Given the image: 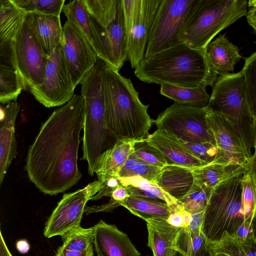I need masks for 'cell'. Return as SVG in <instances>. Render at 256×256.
<instances>
[{"label": "cell", "instance_id": "obj_1", "mask_svg": "<svg viewBox=\"0 0 256 256\" xmlns=\"http://www.w3.org/2000/svg\"><path fill=\"white\" fill-rule=\"evenodd\" d=\"M84 116V100L74 94L42 124L29 147L24 168L30 180L43 194L64 192L82 178L78 159Z\"/></svg>", "mask_w": 256, "mask_h": 256}, {"label": "cell", "instance_id": "obj_2", "mask_svg": "<svg viewBox=\"0 0 256 256\" xmlns=\"http://www.w3.org/2000/svg\"><path fill=\"white\" fill-rule=\"evenodd\" d=\"M134 74L146 83L194 88L213 86L218 76L208 62L206 49L184 44L144 58Z\"/></svg>", "mask_w": 256, "mask_h": 256}, {"label": "cell", "instance_id": "obj_3", "mask_svg": "<svg viewBox=\"0 0 256 256\" xmlns=\"http://www.w3.org/2000/svg\"><path fill=\"white\" fill-rule=\"evenodd\" d=\"M104 120L106 128L118 141L138 142L145 140L154 120L148 113L130 79L104 64Z\"/></svg>", "mask_w": 256, "mask_h": 256}, {"label": "cell", "instance_id": "obj_4", "mask_svg": "<svg viewBox=\"0 0 256 256\" xmlns=\"http://www.w3.org/2000/svg\"><path fill=\"white\" fill-rule=\"evenodd\" d=\"M98 60L85 74L81 82V95L85 102L83 126L82 156L88 163V172L94 176L101 156L117 141L106 128L104 120V68Z\"/></svg>", "mask_w": 256, "mask_h": 256}, {"label": "cell", "instance_id": "obj_5", "mask_svg": "<svg viewBox=\"0 0 256 256\" xmlns=\"http://www.w3.org/2000/svg\"><path fill=\"white\" fill-rule=\"evenodd\" d=\"M246 0H195L180 34L181 44L205 50L216 35L244 16Z\"/></svg>", "mask_w": 256, "mask_h": 256}, {"label": "cell", "instance_id": "obj_6", "mask_svg": "<svg viewBox=\"0 0 256 256\" xmlns=\"http://www.w3.org/2000/svg\"><path fill=\"white\" fill-rule=\"evenodd\" d=\"M206 108L222 113L230 121L250 160L254 147V123L242 70L218 77Z\"/></svg>", "mask_w": 256, "mask_h": 256}, {"label": "cell", "instance_id": "obj_7", "mask_svg": "<svg viewBox=\"0 0 256 256\" xmlns=\"http://www.w3.org/2000/svg\"><path fill=\"white\" fill-rule=\"evenodd\" d=\"M247 170L232 176L212 188L202 226L208 246L220 242L226 232L233 236L244 222L241 178Z\"/></svg>", "mask_w": 256, "mask_h": 256}, {"label": "cell", "instance_id": "obj_8", "mask_svg": "<svg viewBox=\"0 0 256 256\" xmlns=\"http://www.w3.org/2000/svg\"><path fill=\"white\" fill-rule=\"evenodd\" d=\"M206 108H198L174 102L154 120L158 130L178 140L195 143H209L216 146L206 119Z\"/></svg>", "mask_w": 256, "mask_h": 256}, {"label": "cell", "instance_id": "obj_9", "mask_svg": "<svg viewBox=\"0 0 256 256\" xmlns=\"http://www.w3.org/2000/svg\"><path fill=\"white\" fill-rule=\"evenodd\" d=\"M128 59L136 69L144 60L150 30L161 0H121Z\"/></svg>", "mask_w": 256, "mask_h": 256}, {"label": "cell", "instance_id": "obj_10", "mask_svg": "<svg viewBox=\"0 0 256 256\" xmlns=\"http://www.w3.org/2000/svg\"><path fill=\"white\" fill-rule=\"evenodd\" d=\"M195 0H161L152 26L144 58L180 44V34Z\"/></svg>", "mask_w": 256, "mask_h": 256}, {"label": "cell", "instance_id": "obj_11", "mask_svg": "<svg viewBox=\"0 0 256 256\" xmlns=\"http://www.w3.org/2000/svg\"><path fill=\"white\" fill-rule=\"evenodd\" d=\"M75 88L61 42L48 57L42 84L30 92L40 103L49 108L68 102L74 95Z\"/></svg>", "mask_w": 256, "mask_h": 256}, {"label": "cell", "instance_id": "obj_12", "mask_svg": "<svg viewBox=\"0 0 256 256\" xmlns=\"http://www.w3.org/2000/svg\"><path fill=\"white\" fill-rule=\"evenodd\" d=\"M104 187L100 182L94 180L82 188L64 194L46 223L44 236H62L80 225L86 203Z\"/></svg>", "mask_w": 256, "mask_h": 256}, {"label": "cell", "instance_id": "obj_13", "mask_svg": "<svg viewBox=\"0 0 256 256\" xmlns=\"http://www.w3.org/2000/svg\"><path fill=\"white\" fill-rule=\"evenodd\" d=\"M14 52L16 70L24 90L30 91L41 85L44 82L48 57L24 21L15 40Z\"/></svg>", "mask_w": 256, "mask_h": 256}, {"label": "cell", "instance_id": "obj_14", "mask_svg": "<svg viewBox=\"0 0 256 256\" xmlns=\"http://www.w3.org/2000/svg\"><path fill=\"white\" fill-rule=\"evenodd\" d=\"M62 43L74 86L99 60L96 52L78 27L67 20L62 26Z\"/></svg>", "mask_w": 256, "mask_h": 256}, {"label": "cell", "instance_id": "obj_15", "mask_svg": "<svg viewBox=\"0 0 256 256\" xmlns=\"http://www.w3.org/2000/svg\"><path fill=\"white\" fill-rule=\"evenodd\" d=\"M207 110L206 124L218 150L214 162L248 168L250 160L230 121L220 112Z\"/></svg>", "mask_w": 256, "mask_h": 256}, {"label": "cell", "instance_id": "obj_16", "mask_svg": "<svg viewBox=\"0 0 256 256\" xmlns=\"http://www.w3.org/2000/svg\"><path fill=\"white\" fill-rule=\"evenodd\" d=\"M93 21L106 57V64L119 71L128 59L126 40L121 0L118 1L116 18L108 27L102 28L94 20Z\"/></svg>", "mask_w": 256, "mask_h": 256}, {"label": "cell", "instance_id": "obj_17", "mask_svg": "<svg viewBox=\"0 0 256 256\" xmlns=\"http://www.w3.org/2000/svg\"><path fill=\"white\" fill-rule=\"evenodd\" d=\"M94 245L98 256H140L126 234L102 220L94 226Z\"/></svg>", "mask_w": 256, "mask_h": 256}, {"label": "cell", "instance_id": "obj_18", "mask_svg": "<svg viewBox=\"0 0 256 256\" xmlns=\"http://www.w3.org/2000/svg\"><path fill=\"white\" fill-rule=\"evenodd\" d=\"M20 106L16 101L7 104L2 110L0 128V186L17 154L15 124Z\"/></svg>", "mask_w": 256, "mask_h": 256}, {"label": "cell", "instance_id": "obj_19", "mask_svg": "<svg viewBox=\"0 0 256 256\" xmlns=\"http://www.w3.org/2000/svg\"><path fill=\"white\" fill-rule=\"evenodd\" d=\"M24 22L33 32L45 54L49 57L62 42L63 29L60 16L26 14Z\"/></svg>", "mask_w": 256, "mask_h": 256}, {"label": "cell", "instance_id": "obj_20", "mask_svg": "<svg viewBox=\"0 0 256 256\" xmlns=\"http://www.w3.org/2000/svg\"><path fill=\"white\" fill-rule=\"evenodd\" d=\"M145 140L172 164L190 168L208 164L194 156L176 137L166 132L157 130Z\"/></svg>", "mask_w": 256, "mask_h": 256}, {"label": "cell", "instance_id": "obj_21", "mask_svg": "<svg viewBox=\"0 0 256 256\" xmlns=\"http://www.w3.org/2000/svg\"><path fill=\"white\" fill-rule=\"evenodd\" d=\"M206 54L210 66L220 76L233 73L236 64L242 58L238 47L228 40L224 34L208 44Z\"/></svg>", "mask_w": 256, "mask_h": 256}, {"label": "cell", "instance_id": "obj_22", "mask_svg": "<svg viewBox=\"0 0 256 256\" xmlns=\"http://www.w3.org/2000/svg\"><path fill=\"white\" fill-rule=\"evenodd\" d=\"M194 183L192 169L175 164L163 168L155 182L163 191L178 201L189 192Z\"/></svg>", "mask_w": 256, "mask_h": 256}, {"label": "cell", "instance_id": "obj_23", "mask_svg": "<svg viewBox=\"0 0 256 256\" xmlns=\"http://www.w3.org/2000/svg\"><path fill=\"white\" fill-rule=\"evenodd\" d=\"M62 12L68 20L76 26L94 50L99 60L106 59L93 20L86 10L84 0H74L64 4Z\"/></svg>", "mask_w": 256, "mask_h": 256}, {"label": "cell", "instance_id": "obj_24", "mask_svg": "<svg viewBox=\"0 0 256 256\" xmlns=\"http://www.w3.org/2000/svg\"><path fill=\"white\" fill-rule=\"evenodd\" d=\"M148 231L147 246L153 256H174L177 252L174 244L180 228L170 225L166 220L151 219L146 221Z\"/></svg>", "mask_w": 256, "mask_h": 256}, {"label": "cell", "instance_id": "obj_25", "mask_svg": "<svg viewBox=\"0 0 256 256\" xmlns=\"http://www.w3.org/2000/svg\"><path fill=\"white\" fill-rule=\"evenodd\" d=\"M135 142L118 140L101 156L95 171L98 180L104 184L109 179L116 177L132 152Z\"/></svg>", "mask_w": 256, "mask_h": 256}, {"label": "cell", "instance_id": "obj_26", "mask_svg": "<svg viewBox=\"0 0 256 256\" xmlns=\"http://www.w3.org/2000/svg\"><path fill=\"white\" fill-rule=\"evenodd\" d=\"M26 14L12 0H0V47L14 46Z\"/></svg>", "mask_w": 256, "mask_h": 256}, {"label": "cell", "instance_id": "obj_27", "mask_svg": "<svg viewBox=\"0 0 256 256\" xmlns=\"http://www.w3.org/2000/svg\"><path fill=\"white\" fill-rule=\"evenodd\" d=\"M121 206L145 221L151 219L166 220L171 213L166 203L149 198L130 196Z\"/></svg>", "mask_w": 256, "mask_h": 256}, {"label": "cell", "instance_id": "obj_28", "mask_svg": "<svg viewBox=\"0 0 256 256\" xmlns=\"http://www.w3.org/2000/svg\"><path fill=\"white\" fill-rule=\"evenodd\" d=\"M194 182L203 188L212 190L232 176L248 169L242 166H226L212 162L192 168Z\"/></svg>", "mask_w": 256, "mask_h": 256}, {"label": "cell", "instance_id": "obj_29", "mask_svg": "<svg viewBox=\"0 0 256 256\" xmlns=\"http://www.w3.org/2000/svg\"><path fill=\"white\" fill-rule=\"evenodd\" d=\"M174 248L183 256H206L208 254L206 239L200 230L188 226L180 228Z\"/></svg>", "mask_w": 256, "mask_h": 256}, {"label": "cell", "instance_id": "obj_30", "mask_svg": "<svg viewBox=\"0 0 256 256\" xmlns=\"http://www.w3.org/2000/svg\"><path fill=\"white\" fill-rule=\"evenodd\" d=\"M160 94L174 102L198 108H206L210 98L206 88H194L162 84Z\"/></svg>", "mask_w": 256, "mask_h": 256}, {"label": "cell", "instance_id": "obj_31", "mask_svg": "<svg viewBox=\"0 0 256 256\" xmlns=\"http://www.w3.org/2000/svg\"><path fill=\"white\" fill-rule=\"evenodd\" d=\"M208 247V250L223 252L229 256H256V242L254 236L240 242L226 232L220 242Z\"/></svg>", "mask_w": 256, "mask_h": 256}, {"label": "cell", "instance_id": "obj_32", "mask_svg": "<svg viewBox=\"0 0 256 256\" xmlns=\"http://www.w3.org/2000/svg\"><path fill=\"white\" fill-rule=\"evenodd\" d=\"M24 86L20 76L14 68L0 66V102L7 104L16 101Z\"/></svg>", "mask_w": 256, "mask_h": 256}, {"label": "cell", "instance_id": "obj_33", "mask_svg": "<svg viewBox=\"0 0 256 256\" xmlns=\"http://www.w3.org/2000/svg\"><path fill=\"white\" fill-rule=\"evenodd\" d=\"M162 168L152 166L138 158L132 152L118 172L116 177L126 178L140 176L155 184L156 178Z\"/></svg>", "mask_w": 256, "mask_h": 256}, {"label": "cell", "instance_id": "obj_34", "mask_svg": "<svg viewBox=\"0 0 256 256\" xmlns=\"http://www.w3.org/2000/svg\"><path fill=\"white\" fill-rule=\"evenodd\" d=\"M119 0H84L86 10L100 26L106 28L116 18Z\"/></svg>", "mask_w": 256, "mask_h": 256}, {"label": "cell", "instance_id": "obj_35", "mask_svg": "<svg viewBox=\"0 0 256 256\" xmlns=\"http://www.w3.org/2000/svg\"><path fill=\"white\" fill-rule=\"evenodd\" d=\"M94 226L84 228L79 225L73 228L62 236V247L74 250L84 251L93 247L94 242Z\"/></svg>", "mask_w": 256, "mask_h": 256}, {"label": "cell", "instance_id": "obj_36", "mask_svg": "<svg viewBox=\"0 0 256 256\" xmlns=\"http://www.w3.org/2000/svg\"><path fill=\"white\" fill-rule=\"evenodd\" d=\"M242 202L244 220L252 222L256 216V178L249 168L242 174Z\"/></svg>", "mask_w": 256, "mask_h": 256}, {"label": "cell", "instance_id": "obj_37", "mask_svg": "<svg viewBox=\"0 0 256 256\" xmlns=\"http://www.w3.org/2000/svg\"><path fill=\"white\" fill-rule=\"evenodd\" d=\"M26 14L35 13L60 16L64 0H12Z\"/></svg>", "mask_w": 256, "mask_h": 256}, {"label": "cell", "instance_id": "obj_38", "mask_svg": "<svg viewBox=\"0 0 256 256\" xmlns=\"http://www.w3.org/2000/svg\"><path fill=\"white\" fill-rule=\"evenodd\" d=\"M242 71L244 76L248 101L254 125L256 124V51L245 58Z\"/></svg>", "mask_w": 256, "mask_h": 256}, {"label": "cell", "instance_id": "obj_39", "mask_svg": "<svg viewBox=\"0 0 256 256\" xmlns=\"http://www.w3.org/2000/svg\"><path fill=\"white\" fill-rule=\"evenodd\" d=\"M212 190L202 188L195 182L189 192L179 202L184 210L193 214L204 211Z\"/></svg>", "mask_w": 256, "mask_h": 256}, {"label": "cell", "instance_id": "obj_40", "mask_svg": "<svg viewBox=\"0 0 256 256\" xmlns=\"http://www.w3.org/2000/svg\"><path fill=\"white\" fill-rule=\"evenodd\" d=\"M133 152L138 158L154 167L162 168L172 164L160 151L148 144L145 140L134 143Z\"/></svg>", "mask_w": 256, "mask_h": 256}, {"label": "cell", "instance_id": "obj_41", "mask_svg": "<svg viewBox=\"0 0 256 256\" xmlns=\"http://www.w3.org/2000/svg\"><path fill=\"white\" fill-rule=\"evenodd\" d=\"M196 158L209 164L214 162L218 153L216 146L209 143H195L179 140Z\"/></svg>", "mask_w": 256, "mask_h": 256}, {"label": "cell", "instance_id": "obj_42", "mask_svg": "<svg viewBox=\"0 0 256 256\" xmlns=\"http://www.w3.org/2000/svg\"><path fill=\"white\" fill-rule=\"evenodd\" d=\"M192 214L184 208L172 212L166 222L171 226L178 228L188 227L192 220Z\"/></svg>", "mask_w": 256, "mask_h": 256}, {"label": "cell", "instance_id": "obj_43", "mask_svg": "<svg viewBox=\"0 0 256 256\" xmlns=\"http://www.w3.org/2000/svg\"><path fill=\"white\" fill-rule=\"evenodd\" d=\"M121 184L120 180L117 177L109 179L103 184L104 187L92 198L91 200H96L104 196L110 197L112 191Z\"/></svg>", "mask_w": 256, "mask_h": 256}, {"label": "cell", "instance_id": "obj_44", "mask_svg": "<svg viewBox=\"0 0 256 256\" xmlns=\"http://www.w3.org/2000/svg\"><path fill=\"white\" fill-rule=\"evenodd\" d=\"M252 236H254L252 222L246 220L231 236L240 242H244Z\"/></svg>", "mask_w": 256, "mask_h": 256}, {"label": "cell", "instance_id": "obj_45", "mask_svg": "<svg viewBox=\"0 0 256 256\" xmlns=\"http://www.w3.org/2000/svg\"><path fill=\"white\" fill-rule=\"evenodd\" d=\"M94 248L84 250L77 251L65 248L62 246L58 248L54 256H94Z\"/></svg>", "mask_w": 256, "mask_h": 256}, {"label": "cell", "instance_id": "obj_46", "mask_svg": "<svg viewBox=\"0 0 256 256\" xmlns=\"http://www.w3.org/2000/svg\"><path fill=\"white\" fill-rule=\"evenodd\" d=\"M16 248L21 254L27 253L30 248V246L26 240H20L16 242Z\"/></svg>", "mask_w": 256, "mask_h": 256}, {"label": "cell", "instance_id": "obj_47", "mask_svg": "<svg viewBox=\"0 0 256 256\" xmlns=\"http://www.w3.org/2000/svg\"><path fill=\"white\" fill-rule=\"evenodd\" d=\"M0 256H12L6 245L4 238L2 234V231L0 230Z\"/></svg>", "mask_w": 256, "mask_h": 256}, {"label": "cell", "instance_id": "obj_48", "mask_svg": "<svg viewBox=\"0 0 256 256\" xmlns=\"http://www.w3.org/2000/svg\"><path fill=\"white\" fill-rule=\"evenodd\" d=\"M250 170L256 178V154H253L248 164Z\"/></svg>", "mask_w": 256, "mask_h": 256}, {"label": "cell", "instance_id": "obj_49", "mask_svg": "<svg viewBox=\"0 0 256 256\" xmlns=\"http://www.w3.org/2000/svg\"><path fill=\"white\" fill-rule=\"evenodd\" d=\"M248 22L250 26L253 28L254 32L256 34V18L252 16L246 15Z\"/></svg>", "mask_w": 256, "mask_h": 256}, {"label": "cell", "instance_id": "obj_50", "mask_svg": "<svg viewBox=\"0 0 256 256\" xmlns=\"http://www.w3.org/2000/svg\"><path fill=\"white\" fill-rule=\"evenodd\" d=\"M208 252L210 256H229L224 253L216 252L210 250H208Z\"/></svg>", "mask_w": 256, "mask_h": 256}, {"label": "cell", "instance_id": "obj_51", "mask_svg": "<svg viewBox=\"0 0 256 256\" xmlns=\"http://www.w3.org/2000/svg\"><path fill=\"white\" fill-rule=\"evenodd\" d=\"M252 16L256 18V7L251 8L248 12H247V14Z\"/></svg>", "mask_w": 256, "mask_h": 256}, {"label": "cell", "instance_id": "obj_52", "mask_svg": "<svg viewBox=\"0 0 256 256\" xmlns=\"http://www.w3.org/2000/svg\"><path fill=\"white\" fill-rule=\"evenodd\" d=\"M252 226L253 228L254 237V238H256V216H255L252 220Z\"/></svg>", "mask_w": 256, "mask_h": 256}, {"label": "cell", "instance_id": "obj_53", "mask_svg": "<svg viewBox=\"0 0 256 256\" xmlns=\"http://www.w3.org/2000/svg\"><path fill=\"white\" fill-rule=\"evenodd\" d=\"M254 154H256V124L254 125Z\"/></svg>", "mask_w": 256, "mask_h": 256}, {"label": "cell", "instance_id": "obj_54", "mask_svg": "<svg viewBox=\"0 0 256 256\" xmlns=\"http://www.w3.org/2000/svg\"><path fill=\"white\" fill-rule=\"evenodd\" d=\"M248 6L250 8L256 7V0H250L248 2Z\"/></svg>", "mask_w": 256, "mask_h": 256}, {"label": "cell", "instance_id": "obj_55", "mask_svg": "<svg viewBox=\"0 0 256 256\" xmlns=\"http://www.w3.org/2000/svg\"><path fill=\"white\" fill-rule=\"evenodd\" d=\"M174 256H183L182 254H181L178 252H176V254Z\"/></svg>", "mask_w": 256, "mask_h": 256}, {"label": "cell", "instance_id": "obj_56", "mask_svg": "<svg viewBox=\"0 0 256 256\" xmlns=\"http://www.w3.org/2000/svg\"><path fill=\"white\" fill-rule=\"evenodd\" d=\"M254 240H255V242H256V238H254Z\"/></svg>", "mask_w": 256, "mask_h": 256}]
</instances>
